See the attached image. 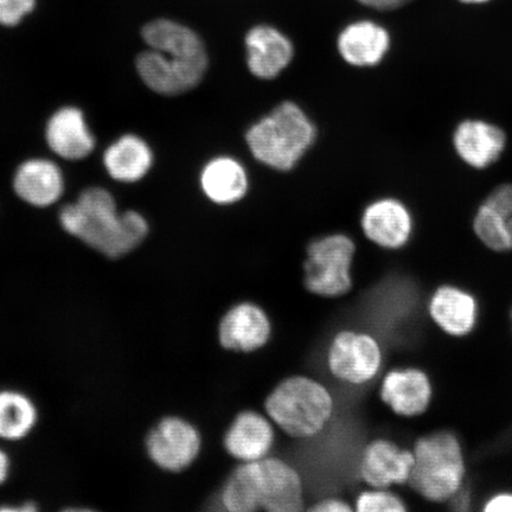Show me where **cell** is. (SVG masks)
I'll return each mask as SVG.
<instances>
[{
	"mask_svg": "<svg viewBox=\"0 0 512 512\" xmlns=\"http://www.w3.org/2000/svg\"><path fill=\"white\" fill-rule=\"evenodd\" d=\"M432 384L419 369H395L383 377L381 399L395 414L412 418L426 411L432 400Z\"/></svg>",
	"mask_w": 512,
	"mask_h": 512,
	"instance_id": "14",
	"label": "cell"
},
{
	"mask_svg": "<svg viewBox=\"0 0 512 512\" xmlns=\"http://www.w3.org/2000/svg\"><path fill=\"white\" fill-rule=\"evenodd\" d=\"M316 128L293 102H283L249 128V150L262 164L280 171L294 168L315 142Z\"/></svg>",
	"mask_w": 512,
	"mask_h": 512,
	"instance_id": "3",
	"label": "cell"
},
{
	"mask_svg": "<svg viewBox=\"0 0 512 512\" xmlns=\"http://www.w3.org/2000/svg\"><path fill=\"white\" fill-rule=\"evenodd\" d=\"M248 67L256 78L271 80L283 72L294 55L293 44L270 25H256L246 35Z\"/></svg>",
	"mask_w": 512,
	"mask_h": 512,
	"instance_id": "15",
	"label": "cell"
},
{
	"mask_svg": "<svg viewBox=\"0 0 512 512\" xmlns=\"http://www.w3.org/2000/svg\"><path fill=\"white\" fill-rule=\"evenodd\" d=\"M460 2L467 3V4H479V3L489 2V0H460Z\"/></svg>",
	"mask_w": 512,
	"mask_h": 512,
	"instance_id": "33",
	"label": "cell"
},
{
	"mask_svg": "<svg viewBox=\"0 0 512 512\" xmlns=\"http://www.w3.org/2000/svg\"><path fill=\"white\" fill-rule=\"evenodd\" d=\"M37 508L35 507L34 504L32 503H29V504H24L23 507H16V508H12V507H6V508H0V511H8V512H11V511H17V512H32V511H36Z\"/></svg>",
	"mask_w": 512,
	"mask_h": 512,
	"instance_id": "32",
	"label": "cell"
},
{
	"mask_svg": "<svg viewBox=\"0 0 512 512\" xmlns=\"http://www.w3.org/2000/svg\"><path fill=\"white\" fill-rule=\"evenodd\" d=\"M275 441L272 420L254 411L236 415L223 438L229 456L241 463L259 462L268 457Z\"/></svg>",
	"mask_w": 512,
	"mask_h": 512,
	"instance_id": "12",
	"label": "cell"
},
{
	"mask_svg": "<svg viewBox=\"0 0 512 512\" xmlns=\"http://www.w3.org/2000/svg\"><path fill=\"white\" fill-rule=\"evenodd\" d=\"M428 312L446 334L464 337L475 329L478 305L469 292L454 286H443L431 297Z\"/></svg>",
	"mask_w": 512,
	"mask_h": 512,
	"instance_id": "18",
	"label": "cell"
},
{
	"mask_svg": "<svg viewBox=\"0 0 512 512\" xmlns=\"http://www.w3.org/2000/svg\"><path fill=\"white\" fill-rule=\"evenodd\" d=\"M104 164L115 181L138 182L150 171L153 153L142 138L126 134L108 147Z\"/></svg>",
	"mask_w": 512,
	"mask_h": 512,
	"instance_id": "23",
	"label": "cell"
},
{
	"mask_svg": "<svg viewBox=\"0 0 512 512\" xmlns=\"http://www.w3.org/2000/svg\"><path fill=\"white\" fill-rule=\"evenodd\" d=\"M484 511L486 512H512V494L504 492V494H498L492 496L488 502L484 505Z\"/></svg>",
	"mask_w": 512,
	"mask_h": 512,
	"instance_id": "29",
	"label": "cell"
},
{
	"mask_svg": "<svg viewBox=\"0 0 512 512\" xmlns=\"http://www.w3.org/2000/svg\"><path fill=\"white\" fill-rule=\"evenodd\" d=\"M145 445L153 464L178 473L189 469L200 456L202 437L188 420L166 416L147 434Z\"/></svg>",
	"mask_w": 512,
	"mask_h": 512,
	"instance_id": "8",
	"label": "cell"
},
{
	"mask_svg": "<svg viewBox=\"0 0 512 512\" xmlns=\"http://www.w3.org/2000/svg\"><path fill=\"white\" fill-rule=\"evenodd\" d=\"M259 510L299 512L304 510V484L294 467L279 458L266 457L245 463Z\"/></svg>",
	"mask_w": 512,
	"mask_h": 512,
	"instance_id": "6",
	"label": "cell"
},
{
	"mask_svg": "<svg viewBox=\"0 0 512 512\" xmlns=\"http://www.w3.org/2000/svg\"><path fill=\"white\" fill-rule=\"evenodd\" d=\"M473 229L495 252L512 251V184L496 188L479 207Z\"/></svg>",
	"mask_w": 512,
	"mask_h": 512,
	"instance_id": "17",
	"label": "cell"
},
{
	"mask_svg": "<svg viewBox=\"0 0 512 512\" xmlns=\"http://www.w3.org/2000/svg\"><path fill=\"white\" fill-rule=\"evenodd\" d=\"M60 223L67 233L111 259L131 253L149 234L142 215L132 210L119 214L113 196L101 188L87 189L78 202L63 207Z\"/></svg>",
	"mask_w": 512,
	"mask_h": 512,
	"instance_id": "1",
	"label": "cell"
},
{
	"mask_svg": "<svg viewBox=\"0 0 512 512\" xmlns=\"http://www.w3.org/2000/svg\"><path fill=\"white\" fill-rule=\"evenodd\" d=\"M34 6L35 0H0V24H18Z\"/></svg>",
	"mask_w": 512,
	"mask_h": 512,
	"instance_id": "27",
	"label": "cell"
},
{
	"mask_svg": "<svg viewBox=\"0 0 512 512\" xmlns=\"http://www.w3.org/2000/svg\"><path fill=\"white\" fill-rule=\"evenodd\" d=\"M10 460L8 454L0 450V484H3L9 477Z\"/></svg>",
	"mask_w": 512,
	"mask_h": 512,
	"instance_id": "31",
	"label": "cell"
},
{
	"mask_svg": "<svg viewBox=\"0 0 512 512\" xmlns=\"http://www.w3.org/2000/svg\"><path fill=\"white\" fill-rule=\"evenodd\" d=\"M355 510L358 512H403L407 508L405 502L389 489L370 488L357 496Z\"/></svg>",
	"mask_w": 512,
	"mask_h": 512,
	"instance_id": "26",
	"label": "cell"
},
{
	"mask_svg": "<svg viewBox=\"0 0 512 512\" xmlns=\"http://www.w3.org/2000/svg\"><path fill=\"white\" fill-rule=\"evenodd\" d=\"M16 194L35 207H48L63 194L62 172L46 159H31L19 166L14 179Z\"/></svg>",
	"mask_w": 512,
	"mask_h": 512,
	"instance_id": "20",
	"label": "cell"
},
{
	"mask_svg": "<svg viewBox=\"0 0 512 512\" xmlns=\"http://www.w3.org/2000/svg\"><path fill=\"white\" fill-rule=\"evenodd\" d=\"M339 54L351 66L373 67L386 56L390 47L388 31L370 21L348 25L338 37Z\"/></svg>",
	"mask_w": 512,
	"mask_h": 512,
	"instance_id": "21",
	"label": "cell"
},
{
	"mask_svg": "<svg viewBox=\"0 0 512 512\" xmlns=\"http://www.w3.org/2000/svg\"><path fill=\"white\" fill-rule=\"evenodd\" d=\"M272 324L262 307L251 302L236 304L221 318L219 341L224 349L249 354L270 341Z\"/></svg>",
	"mask_w": 512,
	"mask_h": 512,
	"instance_id": "10",
	"label": "cell"
},
{
	"mask_svg": "<svg viewBox=\"0 0 512 512\" xmlns=\"http://www.w3.org/2000/svg\"><path fill=\"white\" fill-rule=\"evenodd\" d=\"M47 142L56 155L79 160L91 155L95 139L87 126L85 115L76 107H63L50 118Z\"/></svg>",
	"mask_w": 512,
	"mask_h": 512,
	"instance_id": "19",
	"label": "cell"
},
{
	"mask_svg": "<svg viewBox=\"0 0 512 512\" xmlns=\"http://www.w3.org/2000/svg\"><path fill=\"white\" fill-rule=\"evenodd\" d=\"M136 66L140 79L153 92L179 95L200 85L208 59H178L151 49L138 56Z\"/></svg>",
	"mask_w": 512,
	"mask_h": 512,
	"instance_id": "9",
	"label": "cell"
},
{
	"mask_svg": "<svg viewBox=\"0 0 512 512\" xmlns=\"http://www.w3.org/2000/svg\"><path fill=\"white\" fill-rule=\"evenodd\" d=\"M383 363L377 339L352 330H344L332 339L328 350V367L337 380L355 386L373 381Z\"/></svg>",
	"mask_w": 512,
	"mask_h": 512,
	"instance_id": "7",
	"label": "cell"
},
{
	"mask_svg": "<svg viewBox=\"0 0 512 512\" xmlns=\"http://www.w3.org/2000/svg\"><path fill=\"white\" fill-rule=\"evenodd\" d=\"M147 46L178 59H208L201 37L185 25L171 19H156L142 31Z\"/></svg>",
	"mask_w": 512,
	"mask_h": 512,
	"instance_id": "22",
	"label": "cell"
},
{
	"mask_svg": "<svg viewBox=\"0 0 512 512\" xmlns=\"http://www.w3.org/2000/svg\"><path fill=\"white\" fill-rule=\"evenodd\" d=\"M414 465L408 484L431 502L450 501L463 489L465 459L458 439L450 433L421 438L413 448Z\"/></svg>",
	"mask_w": 512,
	"mask_h": 512,
	"instance_id": "4",
	"label": "cell"
},
{
	"mask_svg": "<svg viewBox=\"0 0 512 512\" xmlns=\"http://www.w3.org/2000/svg\"><path fill=\"white\" fill-rule=\"evenodd\" d=\"M453 144L463 162L485 169L497 162L507 145L502 128L483 120H465L456 128Z\"/></svg>",
	"mask_w": 512,
	"mask_h": 512,
	"instance_id": "16",
	"label": "cell"
},
{
	"mask_svg": "<svg viewBox=\"0 0 512 512\" xmlns=\"http://www.w3.org/2000/svg\"><path fill=\"white\" fill-rule=\"evenodd\" d=\"M362 228L375 245L399 249L411 239L413 220L409 210L394 198L371 203L362 216Z\"/></svg>",
	"mask_w": 512,
	"mask_h": 512,
	"instance_id": "13",
	"label": "cell"
},
{
	"mask_svg": "<svg viewBox=\"0 0 512 512\" xmlns=\"http://www.w3.org/2000/svg\"><path fill=\"white\" fill-rule=\"evenodd\" d=\"M414 465L413 451L393 441L377 439L364 448L358 471L370 488L389 489L409 482Z\"/></svg>",
	"mask_w": 512,
	"mask_h": 512,
	"instance_id": "11",
	"label": "cell"
},
{
	"mask_svg": "<svg viewBox=\"0 0 512 512\" xmlns=\"http://www.w3.org/2000/svg\"><path fill=\"white\" fill-rule=\"evenodd\" d=\"M355 243L349 236L334 234L312 241L304 264L306 290L323 298H338L352 287L351 266Z\"/></svg>",
	"mask_w": 512,
	"mask_h": 512,
	"instance_id": "5",
	"label": "cell"
},
{
	"mask_svg": "<svg viewBox=\"0 0 512 512\" xmlns=\"http://www.w3.org/2000/svg\"><path fill=\"white\" fill-rule=\"evenodd\" d=\"M352 510L354 508L347 501L336 497L322 499L309 509L315 512H350Z\"/></svg>",
	"mask_w": 512,
	"mask_h": 512,
	"instance_id": "28",
	"label": "cell"
},
{
	"mask_svg": "<svg viewBox=\"0 0 512 512\" xmlns=\"http://www.w3.org/2000/svg\"><path fill=\"white\" fill-rule=\"evenodd\" d=\"M265 408L281 431L306 439L316 437L329 424L335 401L322 383L307 376H291L267 396Z\"/></svg>",
	"mask_w": 512,
	"mask_h": 512,
	"instance_id": "2",
	"label": "cell"
},
{
	"mask_svg": "<svg viewBox=\"0 0 512 512\" xmlns=\"http://www.w3.org/2000/svg\"><path fill=\"white\" fill-rule=\"evenodd\" d=\"M38 419L35 403L16 390L0 392V439L18 441L28 437Z\"/></svg>",
	"mask_w": 512,
	"mask_h": 512,
	"instance_id": "25",
	"label": "cell"
},
{
	"mask_svg": "<svg viewBox=\"0 0 512 512\" xmlns=\"http://www.w3.org/2000/svg\"><path fill=\"white\" fill-rule=\"evenodd\" d=\"M358 3L376 10H395L411 2V0H357Z\"/></svg>",
	"mask_w": 512,
	"mask_h": 512,
	"instance_id": "30",
	"label": "cell"
},
{
	"mask_svg": "<svg viewBox=\"0 0 512 512\" xmlns=\"http://www.w3.org/2000/svg\"><path fill=\"white\" fill-rule=\"evenodd\" d=\"M201 184L204 194L217 204H232L245 197L248 178L243 166L229 157L211 160L203 169Z\"/></svg>",
	"mask_w": 512,
	"mask_h": 512,
	"instance_id": "24",
	"label": "cell"
}]
</instances>
